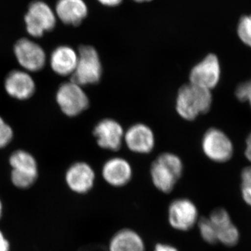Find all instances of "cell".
<instances>
[{"label":"cell","mask_w":251,"mask_h":251,"mask_svg":"<svg viewBox=\"0 0 251 251\" xmlns=\"http://www.w3.org/2000/svg\"><path fill=\"white\" fill-rule=\"evenodd\" d=\"M239 39L251 48V14L243 16L237 26Z\"/></svg>","instance_id":"21"},{"label":"cell","mask_w":251,"mask_h":251,"mask_svg":"<svg viewBox=\"0 0 251 251\" xmlns=\"http://www.w3.org/2000/svg\"><path fill=\"white\" fill-rule=\"evenodd\" d=\"M127 148L133 152L148 153L152 151L155 145L154 135L148 126L137 124L130 126L125 133Z\"/></svg>","instance_id":"16"},{"label":"cell","mask_w":251,"mask_h":251,"mask_svg":"<svg viewBox=\"0 0 251 251\" xmlns=\"http://www.w3.org/2000/svg\"><path fill=\"white\" fill-rule=\"evenodd\" d=\"M212 103L210 90L190 83L178 92L176 110L184 120L191 121L201 114L209 111Z\"/></svg>","instance_id":"2"},{"label":"cell","mask_w":251,"mask_h":251,"mask_svg":"<svg viewBox=\"0 0 251 251\" xmlns=\"http://www.w3.org/2000/svg\"><path fill=\"white\" fill-rule=\"evenodd\" d=\"M153 251H179V250L171 244L158 243L155 245Z\"/></svg>","instance_id":"25"},{"label":"cell","mask_w":251,"mask_h":251,"mask_svg":"<svg viewBox=\"0 0 251 251\" xmlns=\"http://www.w3.org/2000/svg\"><path fill=\"white\" fill-rule=\"evenodd\" d=\"M1 213H2V204H1V201H0V218H1Z\"/></svg>","instance_id":"30"},{"label":"cell","mask_w":251,"mask_h":251,"mask_svg":"<svg viewBox=\"0 0 251 251\" xmlns=\"http://www.w3.org/2000/svg\"><path fill=\"white\" fill-rule=\"evenodd\" d=\"M102 176L104 181L112 187H124L131 180L133 170L130 163L125 158L115 157L104 163Z\"/></svg>","instance_id":"14"},{"label":"cell","mask_w":251,"mask_h":251,"mask_svg":"<svg viewBox=\"0 0 251 251\" xmlns=\"http://www.w3.org/2000/svg\"><path fill=\"white\" fill-rule=\"evenodd\" d=\"M78 61V54L72 48L60 46L52 51L50 64L52 71L61 76L72 75Z\"/></svg>","instance_id":"18"},{"label":"cell","mask_w":251,"mask_h":251,"mask_svg":"<svg viewBox=\"0 0 251 251\" xmlns=\"http://www.w3.org/2000/svg\"><path fill=\"white\" fill-rule=\"evenodd\" d=\"M4 89L10 97L18 100H27L34 95L36 84L29 72L14 70L6 75Z\"/></svg>","instance_id":"13"},{"label":"cell","mask_w":251,"mask_h":251,"mask_svg":"<svg viewBox=\"0 0 251 251\" xmlns=\"http://www.w3.org/2000/svg\"><path fill=\"white\" fill-rule=\"evenodd\" d=\"M183 171L184 166L179 156L171 153H162L150 168L151 181L158 191L168 194L174 191Z\"/></svg>","instance_id":"1"},{"label":"cell","mask_w":251,"mask_h":251,"mask_svg":"<svg viewBox=\"0 0 251 251\" xmlns=\"http://www.w3.org/2000/svg\"><path fill=\"white\" fill-rule=\"evenodd\" d=\"M133 1H135V2L143 3L148 2V1H152V0H133Z\"/></svg>","instance_id":"29"},{"label":"cell","mask_w":251,"mask_h":251,"mask_svg":"<svg viewBox=\"0 0 251 251\" xmlns=\"http://www.w3.org/2000/svg\"><path fill=\"white\" fill-rule=\"evenodd\" d=\"M57 19L67 25L77 26L88 15L85 0H57L54 6Z\"/></svg>","instance_id":"17"},{"label":"cell","mask_w":251,"mask_h":251,"mask_svg":"<svg viewBox=\"0 0 251 251\" xmlns=\"http://www.w3.org/2000/svg\"><path fill=\"white\" fill-rule=\"evenodd\" d=\"M78 61L72 81L77 85H95L101 78L102 65L98 52L93 46H81L78 50Z\"/></svg>","instance_id":"4"},{"label":"cell","mask_w":251,"mask_h":251,"mask_svg":"<svg viewBox=\"0 0 251 251\" xmlns=\"http://www.w3.org/2000/svg\"><path fill=\"white\" fill-rule=\"evenodd\" d=\"M9 163L12 168L11 181L16 187L27 188L37 179V163L27 151L16 150L10 156Z\"/></svg>","instance_id":"5"},{"label":"cell","mask_w":251,"mask_h":251,"mask_svg":"<svg viewBox=\"0 0 251 251\" xmlns=\"http://www.w3.org/2000/svg\"><path fill=\"white\" fill-rule=\"evenodd\" d=\"M100 4L108 7H115L122 4L123 0H97Z\"/></svg>","instance_id":"26"},{"label":"cell","mask_w":251,"mask_h":251,"mask_svg":"<svg viewBox=\"0 0 251 251\" xmlns=\"http://www.w3.org/2000/svg\"><path fill=\"white\" fill-rule=\"evenodd\" d=\"M10 245L7 239L0 231V251H9Z\"/></svg>","instance_id":"27"},{"label":"cell","mask_w":251,"mask_h":251,"mask_svg":"<svg viewBox=\"0 0 251 251\" xmlns=\"http://www.w3.org/2000/svg\"><path fill=\"white\" fill-rule=\"evenodd\" d=\"M26 31L33 38H40L52 31L57 25L54 9L43 0L31 1L24 16Z\"/></svg>","instance_id":"3"},{"label":"cell","mask_w":251,"mask_h":251,"mask_svg":"<svg viewBox=\"0 0 251 251\" xmlns=\"http://www.w3.org/2000/svg\"><path fill=\"white\" fill-rule=\"evenodd\" d=\"M56 100L63 113L69 117L80 115L90 104L82 86L72 80L60 85L56 94Z\"/></svg>","instance_id":"6"},{"label":"cell","mask_w":251,"mask_h":251,"mask_svg":"<svg viewBox=\"0 0 251 251\" xmlns=\"http://www.w3.org/2000/svg\"><path fill=\"white\" fill-rule=\"evenodd\" d=\"M168 220L172 228L186 232L198 222L197 206L188 198L173 200L168 209Z\"/></svg>","instance_id":"7"},{"label":"cell","mask_w":251,"mask_h":251,"mask_svg":"<svg viewBox=\"0 0 251 251\" xmlns=\"http://www.w3.org/2000/svg\"><path fill=\"white\" fill-rule=\"evenodd\" d=\"M93 134L100 148L115 151L121 148L125 138L122 126L111 119L99 122L94 128Z\"/></svg>","instance_id":"12"},{"label":"cell","mask_w":251,"mask_h":251,"mask_svg":"<svg viewBox=\"0 0 251 251\" xmlns=\"http://www.w3.org/2000/svg\"><path fill=\"white\" fill-rule=\"evenodd\" d=\"M202 146L206 156L215 162L227 161L233 154L230 140L221 130L216 128L206 131L203 137Z\"/></svg>","instance_id":"9"},{"label":"cell","mask_w":251,"mask_h":251,"mask_svg":"<svg viewBox=\"0 0 251 251\" xmlns=\"http://www.w3.org/2000/svg\"><path fill=\"white\" fill-rule=\"evenodd\" d=\"M220 75L219 59L215 54H208L193 68L190 74V82L193 85L210 90L217 85Z\"/></svg>","instance_id":"10"},{"label":"cell","mask_w":251,"mask_h":251,"mask_svg":"<svg viewBox=\"0 0 251 251\" xmlns=\"http://www.w3.org/2000/svg\"><path fill=\"white\" fill-rule=\"evenodd\" d=\"M247 149H246V156L249 161H251V133L247 140Z\"/></svg>","instance_id":"28"},{"label":"cell","mask_w":251,"mask_h":251,"mask_svg":"<svg viewBox=\"0 0 251 251\" xmlns=\"http://www.w3.org/2000/svg\"><path fill=\"white\" fill-rule=\"evenodd\" d=\"M198 229L200 234L206 242L214 244L218 242L214 226L209 218L202 217L198 220Z\"/></svg>","instance_id":"20"},{"label":"cell","mask_w":251,"mask_h":251,"mask_svg":"<svg viewBox=\"0 0 251 251\" xmlns=\"http://www.w3.org/2000/svg\"><path fill=\"white\" fill-rule=\"evenodd\" d=\"M65 180L68 187L73 192L87 194L92 191L95 184V172L88 163L76 162L67 170Z\"/></svg>","instance_id":"11"},{"label":"cell","mask_w":251,"mask_h":251,"mask_svg":"<svg viewBox=\"0 0 251 251\" xmlns=\"http://www.w3.org/2000/svg\"><path fill=\"white\" fill-rule=\"evenodd\" d=\"M241 187L244 201L251 206V166L243 170Z\"/></svg>","instance_id":"22"},{"label":"cell","mask_w":251,"mask_h":251,"mask_svg":"<svg viewBox=\"0 0 251 251\" xmlns=\"http://www.w3.org/2000/svg\"><path fill=\"white\" fill-rule=\"evenodd\" d=\"M108 251H146V245L138 232L123 228L112 235L109 242Z\"/></svg>","instance_id":"19"},{"label":"cell","mask_w":251,"mask_h":251,"mask_svg":"<svg viewBox=\"0 0 251 251\" xmlns=\"http://www.w3.org/2000/svg\"><path fill=\"white\" fill-rule=\"evenodd\" d=\"M18 64L27 72H37L46 65V54L44 49L35 41L22 38L14 47Z\"/></svg>","instance_id":"8"},{"label":"cell","mask_w":251,"mask_h":251,"mask_svg":"<svg viewBox=\"0 0 251 251\" xmlns=\"http://www.w3.org/2000/svg\"><path fill=\"white\" fill-rule=\"evenodd\" d=\"M235 94L236 97L239 100L248 101L251 106V80L239 85Z\"/></svg>","instance_id":"24"},{"label":"cell","mask_w":251,"mask_h":251,"mask_svg":"<svg viewBox=\"0 0 251 251\" xmlns=\"http://www.w3.org/2000/svg\"><path fill=\"white\" fill-rule=\"evenodd\" d=\"M209 218L214 226L218 242L227 247L237 244L239 239V231L232 224L227 211L218 208L211 213Z\"/></svg>","instance_id":"15"},{"label":"cell","mask_w":251,"mask_h":251,"mask_svg":"<svg viewBox=\"0 0 251 251\" xmlns=\"http://www.w3.org/2000/svg\"><path fill=\"white\" fill-rule=\"evenodd\" d=\"M14 137L12 128L0 116V149L7 146Z\"/></svg>","instance_id":"23"}]
</instances>
